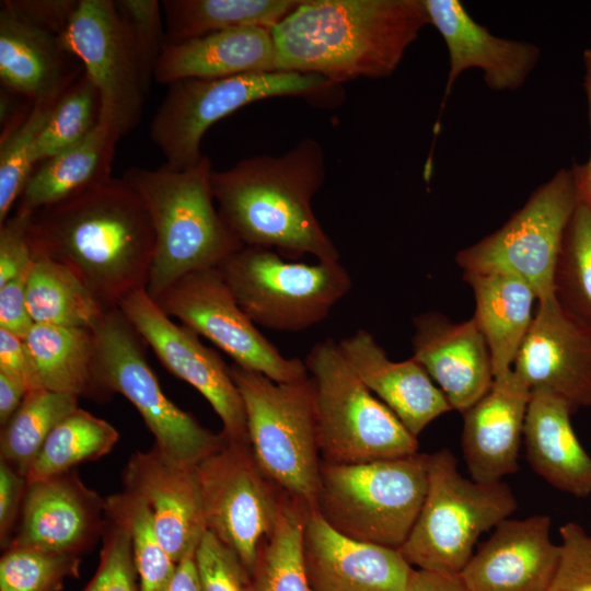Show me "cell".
<instances>
[{"mask_svg": "<svg viewBox=\"0 0 591 591\" xmlns=\"http://www.w3.org/2000/svg\"><path fill=\"white\" fill-rule=\"evenodd\" d=\"M119 309L164 368L206 398L222 424L224 438L250 443L241 394L219 354L206 347L193 329L169 317L147 289L125 298Z\"/></svg>", "mask_w": 591, "mask_h": 591, "instance_id": "obj_16", "label": "cell"}, {"mask_svg": "<svg viewBox=\"0 0 591 591\" xmlns=\"http://www.w3.org/2000/svg\"><path fill=\"white\" fill-rule=\"evenodd\" d=\"M201 591H247L248 572L239 556L206 530L195 552Z\"/></svg>", "mask_w": 591, "mask_h": 591, "instance_id": "obj_44", "label": "cell"}, {"mask_svg": "<svg viewBox=\"0 0 591 591\" xmlns=\"http://www.w3.org/2000/svg\"><path fill=\"white\" fill-rule=\"evenodd\" d=\"M2 3L25 22L58 37L70 22L79 0H5Z\"/></svg>", "mask_w": 591, "mask_h": 591, "instance_id": "obj_47", "label": "cell"}, {"mask_svg": "<svg viewBox=\"0 0 591 591\" xmlns=\"http://www.w3.org/2000/svg\"><path fill=\"white\" fill-rule=\"evenodd\" d=\"M554 296L565 311L591 328V209L582 200L565 232Z\"/></svg>", "mask_w": 591, "mask_h": 591, "instance_id": "obj_37", "label": "cell"}, {"mask_svg": "<svg viewBox=\"0 0 591 591\" xmlns=\"http://www.w3.org/2000/svg\"><path fill=\"white\" fill-rule=\"evenodd\" d=\"M310 510L286 497L276 528L248 575L247 591H312L302 555V531Z\"/></svg>", "mask_w": 591, "mask_h": 591, "instance_id": "obj_35", "label": "cell"}, {"mask_svg": "<svg viewBox=\"0 0 591 591\" xmlns=\"http://www.w3.org/2000/svg\"><path fill=\"white\" fill-rule=\"evenodd\" d=\"M195 468L206 530L239 556L250 575L287 495L263 472L250 443L225 439Z\"/></svg>", "mask_w": 591, "mask_h": 591, "instance_id": "obj_13", "label": "cell"}, {"mask_svg": "<svg viewBox=\"0 0 591 591\" xmlns=\"http://www.w3.org/2000/svg\"><path fill=\"white\" fill-rule=\"evenodd\" d=\"M404 591H466L459 575L414 568Z\"/></svg>", "mask_w": 591, "mask_h": 591, "instance_id": "obj_51", "label": "cell"}, {"mask_svg": "<svg viewBox=\"0 0 591 591\" xmlns=\"http://www.w3.org/2000/svg\"><path fill=\"white\" fill-rule=\"evenodd\" d=\"M31 215L14 210L0 223V287L27 270L33 262L28 237Z\"/></svg>", "mask_w": 591, "mask_h": 591, "instance_id": "obj_46", "label": "cell"}, {"mask_svg": "<svg viewBox=\"0 0 591 591\" xmlns=\"http://www.w3.org/2000/svg\"><path fill=\"white\" fill-rule=\"evenodd\" d=\"M413 358L440 389L451 408L463 413L494 382L490 351L476 320L452 322L439 312L413 318Z\"/></svg>", "mask_w": 591, "mask_h": 591, "instance_id": "obj_22", "label": "cell"}, {"mask_svg": "<svg viewBox=\"0 0 591 591\" xmlns=\"http://www.w3.org/2000/svg\"><path fill=\"white\" fill-rule=\"evenodd\" d=\"M551 528L546 514L501 521L459 573L466 591H549L560 558Z\"/></svg>", "mask_w": 591, "mask_h": 591, "instance_id": "obj_19", "label": "cell"}, {"mask_svg": "<svg viewBox=\"0 0 591 591\" xmlns=\"http://www.w3.org/2000/svg\"><path fill=\"white\" fill-rule=\"evenodd\" d=\"M512 371L530 392L559 397L572 414L591 407V328L555 296L538 300Z\"/></svg>", "mask_w": 591, "mask_h": 591, "instance_id": "obj_17", "label": "cell"}, {"mask_svg": "<svg viewBox=\"0 0 591 591\" xmlns=\"http://www.w3.org/2000/svg\"><path fill=\"white\" fill-rule=\"evenodd\" d=\"M106 506L120 518L129 532L140 590L167 591L177 564L162 546L146 501L124 489L108 496Z\"/></svg>", "mask_w": 591, "mask_h": 591, "instance_id": "obj_38", "label": "cell"}, {"mask_svg": "<svg viewBox=\"0 0 591 591\" xmlns=\"http://www.w3.org/2000/svg\"><path fill=\"white\" fill-rule=\"evenodd\" d=\"M28 237L34 255L69 268L104 312L147 289L154 232L142 201L123 177L112 176L32 213Z\"/></svg>", "mask_w": 591, "mask_h": 591, "instance_id": "obj_1", "label": "cell"}, {"mask_svg": "<svg viewBox=\"0 0 591 591\" xmlns=\"http://www.w3.org/2000/svg\"><path fill=\"white\" fill-rule=\"evenodd\" d=\"M26 488V477L0 460V545L2 551L13 538Z\"/></svg>", "mask_w": 591, "mask_h": 591, "instance_id": "obj_48", "label": "cell"}, {"mask_svg": "<svg viewBox=\"0 0 591 591\" xmlns=\"http://www.w3.org/2000/svg\"><path fill=\"white\" fill-rule=\"evenodd\" d=\"M82 591H141L129 532L107 506L99 565Z\"/></svg>", "mask_w": 591, "mask_h": 591, "instance_id": "obj_43", "label": "cell"}, {"mask_svg": "<svg viewBox=\"0 0 591 591\" xmlns=\"http://www.w3.org/2000/svg\"><path fill=\"white\" fill-rule=\"evenodd\" d=\"M530 397L511 369L462 413L461 448L473 480L497 483L518 472Z\"/></svg>", "mask_w": 591, "mask_h": 591, "instance_id": "obj_24", "label": "cell"}, {"mask_svg": "<svg viewBox=\"0 0 591 591\" xmlns=\"http://www.w3.org/2000/svg\"><path fill=\"white\" fill-rule=\"evenodd\" d=\"M338 347L362 383L415 437L452 410L443 393L413 357L391 360L368 331L359 329L343 338Z\"/></svg>", "mask_w": 591, "mask_h": 591, "instance_id": "obj_25", "label": "cell"}, {"mask_svg": "<svg viewBox=\"0 0 591 591\" xmlns=\"http://www.w3.org/2000/svg\"><path fill=\"white\" fill-rule=\"evenodd\" d=\"M304 363L313 383L322 462L355 464L418 452V440L358 378L338 343L315 344Z\"/></svg>", "mask_w": 591, "mask_h": 591, "instance_id": "obj_8", "label": "cell"}, {"mask_svg": "<svg viewBox=\"0 0 591 591\" xmlns=\"http://www.w3.org/2000/svg\"><path fill=\"white\" fill-rule=\"evenodd\" d=\"M105 522L106 498L71 470L27 483L9 546L81 556L102 538Z\"/></svg>", "mask_w": 591, "mask_h": 591, "instance_id": "obj_18", "label": "cell"}, {"mask_svg": "<svg viewBox=\"0 0 591 591\" xmlns=\"http://www.w3.org/2000/svg\"><path fill=\"white\" fill-rule=\"evenodd\" d=\"M571 415L559 397L531 392L523 429L526 460L557 490L587 498L591 496V456L575 433Z\"/></svg>", "mask_w": 591, "mask_h": 591, "instance_id": "obj_28", "label": "cell"}, {"mask_svg": "<svg viewBox=\"0 0 591 591\" xmlns=\"http://www.w3.org/2000/svg\"><path fill=\"white\" fill-rule=\"evenodd\" d=\"M116 10L126 27L147 92L165 47L162 4L158 0H116Z\"/></svg>", "mask_w": 591, "mask_h": 591, "instance_id": "obj_42", "label": "cell"}, {"mask_svg": "<svg viewBox=\"0 0 591 591\" xmlns=\"http://www.w3.org/2000/svg\"><path fill=\"white\" fill-rule=\"evenodd\" d=\"M58 37L19 18L1 2L0 79L32 104H55L80 77Z\"/></svg>", "mask_w": 591, "mask_h": 591, "instance_id": "obj_27", "label": "cell"}, {"mask_svg": "<svg viewBox=\"0 0 591 591\" xmlns=\"http://www.w3.org/2000/svg\"><path fill=\"white\" fill-rule=\"evenodd\" d=\"M279 71L271 31L256 26L227 28L166 45L154 80L215 79L250 72Z\"/></svg>", "mask_w": 591, "mask_h": 591, "instance_id": "obj_26", "label": "cell"}, {"mask_svg": "<svg viewBox=\"0 0 591 591\" xmlns=\"http://www.w3.org/2000/svg\"><path fill=\"white\" fill-rule=\"evenodd\" d=\"M324 179L323 148L304 138L281 155H254L212 170L211 189L221 217L244 246L339 262L312 206Z\"/></svg>", "mask_w": 591, "mask_h": 591, "instance_id": "obj_3", "label": "cell"}, {"mask_svg": "<svg viewBox=\"0 0 591 591\" xmlns=\"http://www.w3.org/2000/svg\"><path fill=\"white\" fill-rule=\"evenodd\" d=\"M475 299L476 320L487 341L494 378L512 369L532 325L537 296L517 275L502 271H463Z\"/></svg>", "mask_w": 591, "mask_h": 591, "instance_id": "obj_29", "label": "cell"}, {"mask_svg": "<svg viewBox=\"0 0 591 591\" xmlns=\"http://www.w3.org/2000/svg\"><path fill=\"white\" fill-rule=\"evenodd\" d=\"M581 201L575 166L561 169L536 188L498 230L461 250L463 271H502L519 276L537 296H554V276L565 232Z\"/></svg>", "mask_w": 591, "mask_h": 591, "instance_id": "obj_12", "label": "cell"}, {"mask_svg": "<svg viewBox=\"0 0 591 591\" xmlns=\"http://www.w3.org/2000/svg\"><path fill=\"white\" fill-rule=\"evenodd\" d=\"M302 0H163L166 45L213 32L256 26L271 31Z\"/></svg>", "mask_w": 591, "mask_h": 591, "instance_id": "obj_32", "label": "cell"}, {"mask_svg": "<svg viewBox=\"0 0 591 591\" xmlns=\"http://www.w3.org/2000/svg\"><path fill=\"white\" fill-rule=\"evenodd\" d=\"M518 508L505 482L463 477L449 449L428 455V485L417 520L399 552L416 569L459 575L479 536Z\"/></svg>", "mask_w": 591, "mask_h": 591, "instance_id": "obj_6", "label": "cell"}, {"mask_svg": "<svg viewBox=\"0 0 591 591\" xmlns=\"http://www.w3.org/2000/svg\"><path fill=\"white\" fill-rule=\"evenodd\" d=\"M79 398L45 389L28 391L12 417L1 426L0 460L26 477L51 430L76 410Z\"/></svg>", "mask_w": 591, "mask_h": 591, "instance_id": "obj_36", "label": "cell"}, {"mask_svg": "<svg viewBox=\"0 0 591 591\" xmlns=\"http://www.w3.org/2000/svg\"><path fill=\"white\" fill-rule=\"evenodd\" d=\"M25 341L33 356L40 389L95 402L111 398L95 375L93 329L34 324Z\"/></svg>", "mask_w": 591, "mask_h": 591, "instance_id": "obj_31", "label": "cell"}, {"mask_svg": "<svg viewBox=\"0 0 591 591\" xmlns=\"http://www.w3.org/2000/svg\"><path fill=\"white\" fill-rule=\"evenodd\" d=\"M54 105L33 104L22 120L1 134L0 223L13 211L34 172L36 140Z\"/></svg>", "mask_w": 591, "mask_h": 591, "instance_id": "obj_40", "label": "cell"}, {"mask_svg": "<svg viewBox=\"0 0 591 591\" xmlns=\"http://www.w3.org/2000/svg\"><path fill=\"white\" fill-rule=\"evenodd\" d=\"M559 535L560 558L549 591H591V535L571 521Z\"/></svg>", "mask_w": 591, "mask_h": 591, "instance_id": "obj_45", "label": "cell"}, {"mask_svg": "<svg viewBox=\"0 0 591 591\" xmlns=\"http://www.w3.org/2000/svg\"><path fill=\"white\" fill-rule=\"evenodd\" d=\"M124 489L148 505L162 546L176 564L206 531L195 466L178 462L153 444L127 461Z\"/></svg>", "mask_w": 591, "mask_h": 591, "instance_id": "obj_21", "label": "cell"}, {"mask_svg": "<svg viewBox=\"0 0 591 591\" xmlns=\"http://www.w3.org/2000/svg\"><path fill=\"white\" fill-rule=\"evenodd\" d=\"M119 432L108 421L78 407L48 434L26 475L33 483L109 453Z\"/></svg>", "mask_w": 591, "mask_h": 591, "instance_id": "obj_34", "label": "cell"}, {"mask_svg": "<svg viewBox=\"0 0 591 591\" xmlns=\"http://www.w3.org/2000/svg\"><path fill=\"white\" fill-rule=\"evenodd\" d=\"M211 162L176 169L132 166L123 178L142 201L154 232L147 286L154 300L182 277L218 267L244 245L221 217L211 189Z\"/></svg>", "mask_w": 591, "mask_h": 591, "instance_id": "obj_4", "label": "cell"}, {"mask_svg": "<svg viewBox=\"0 0 591 591\" xmlns=\"http://www.w3.org/2000/svg\"><path fill=\"white\" fill-rule=\"evenodd\" d=\"M337 86L324 77L294 71L179 80L169 84L152 117L150 138L165 164L185 169L204 157L200 143L206 131L237 109L271 97H321Z\"/></svg>", "mask_w": 591, "mask_h": 591, "instance_id": "obj_10", "label": "cell"}, {"mask_svg": "<svg viewBox=\"0 0 591 591\" xmlns=\"http://www.w3.org/2000/svg\"><path fill=\"white\" fill-rule=\"evenodd\" d=\"M28 391L24 382L0 373V426L12 417Z\"/></svg>", "mask_w": 591, "mask_h": 591, "instance_id": "obj_53", "label": "cell"}, {"mask_svg": "<svg viewBox=\"0 0 591 591\" xmlns=\"http://www.w3.org/2000/svg\"><path fill=\"white\" fill-rule=\"evenodd\" d=\"M252 452L263 472L290 498L315 509L322 464L313 383H280L236 364Z\"/></svg>", "mask_w": 591, "mask_h": 591, "instance_id": "obj_7", "label": "cell"}, {"mask_svg": "<svg viewBox=\"0 0 591 591\" xmlns=\"http://www.w3.org/2000/svg\"><path fill=\"white\" fill-rule=\"evenodd\" d=\"M583 63H584V92L587 95L588 103V115L591 132V40L588 48L583 53ZM578 186L580 192V197L583 202H586L591 209V152L587 163L584 164H573Z\"/></svg>", "mask_w": 591, "mask_h": 591, "instance_id": "obj_52", "label": "cell"}, {"mask_svg": "<svg viewBox=\"0 0 591 591\" xmlns=\"http://www.w3.org/2000/svg\"><path fill=\"white\" fill-rule=\"evenodd\" d=\"M154 301L169 317L209 339L243 369L280 383L309 375L304 361L285 357L262 334L236 302L218 267L182 277Z\"/></svg>", "mask_w": 591, "mask_h": 591, "instance_id": "obj_14", "label": "cell"}, {"mask_svg": "<svg viewBox=\"0 0 591 591\" xmlns=\"http://www.w3.org/2000/svg\"><path fill=\"white\" fill-rule=\"evenodd\" d=\"M427 25L424 0H302L271 34L279 71L339 85L393 74Z\"/></svg>", "mask_w": 591, "mask_h": 591, "instance_id": "obj_2", "label": "cell"}, {"mask_svg": "<svg viewBox=\"0 0 591 591\" xmlns=\"http://www.w3.org/2000/svg\"><path fill=\"white\" fill-rule=\"evenodd\" d=\"M93 332L99 384L109 397L118 393L136 407L160 450L196 466L224 443L221 432L204 427L164 394L147 360V343L119 308L105 312Z\"/></svg>", "mask_w": 591, "mask_h": 591, "instance_id": "obj_11", "label": "cell"}, {"mask_svg": "<svg viewBox=\"0 0 591 591\" xmlns=\"http://www.w3.org/2000/svg\"><path fill=\"white\" fill-rule=\"evenodd\" d=\"M61 48L81 61L100 97L99 121L119 138L136 128L148 94L113 0H79Z\"/></svg>", "mask_w": 591, "mask_h": 591, "instance_id": "obj_15", "label": "cell"}, {"mask_svg": "<svg viewBox=\"0 0 591 591\" xmlns=\"http://www.w3.org/2000/svg\"><path fill=\"white\" fill-rule=\"evenodd\" d=\"M81 556L9 546L0 558V591H61L78 578Z\"/></svg>", "mask_w": 591, "mask_h": 591, "instance_id": "obj_41", "label": "cell"}, {"mask_svg": "<svg viewBox=\"0 0 591 591\" xmlns=\"http://www.w3.org/2000/svg\"><path fill=\"white\" fill-rule=\"evenodd\" d=\"M119 139L112 129L99 121L80 143L39 163L15 210L32 215L111 178Z\"/></svg>", "mask_w": 591, "mask_h": 591, "instance_id": "obj_30", "label": "cell"}, {"mask_svg": "<svg viewBox=\"0 0 591 591\" xmlns=\"http://www.w3.org/2000/svg\"><path fill=\"white\" fill-rule=\"evenodd\" d=\"M197 545L177 563L167 591H201L195 560Z\"/></svg>", "mask_w": 591, "mask_h": 591, "instance_id": "obj_54", "label": "cell"}, {"mask_svg": "<svg viewBox=\"0 0 591 591\" xmlns=\"http://www.w3.org/2000/svg\"><path fill=\"white\" fill-rule=\"evenodd\" d=\"M99 119V93L83 72L53 106L36 140V164L80 143L94 130Z\"/></svg>", "mask_w": 591, "mask_h": 591, "instance_id": "obj_39", "label": "cell"}, {"mask_svg": "<svg viewBox=\"0 0 591 591\" xmlns=\"http://www.w3.org/2000/svg\"><path fill=\"white\" fill-rule=\"evenodd\" d=\"M428 455L355 464L322 462L315 509L339 533L399 549L420 512Z\"/></svg>", "mask_w": 591, "mask_h": 591, "instance_id": "obj_5", "label": "cell"}, {"mask_svg": "<svg viewBox=\"0 0 591 591\" xmlns=\"http://www.w3.org/2000/svg\"><path fill=\"white\" fill-rule=\"evenodd\" d=\"M0 373L15 378L30 391L40 389L33 356L25 339L0 328Z\"/></svg>", "mask_w": 591, "mask_h": 591, "instance_id": "obj_50", "label": "cell"}, {"mask_svg": "<svg viewBox=\"0 0 591 591\" xmlns=\"http://www.w3.org/2000/svg\"><path fill=\"white\" fill-rule=\"evenodd\" d=\"M302 555L312 591H404L414 569L399 549L350 538L316 510L304 521Z\"/></svg>", "mask_w": 591, "mask_h": 591, "instance_id": "obj_20", "label": "cell"}, {"mask_svg": "<svg viewBox=\"0 0 591 591\" xmlns=\"http://www.w3.org/2000/svg\"><path fill=\"white\" fill-rule=\"evenodd\" d=\"M30 268L0 287V328L23 339L34 325L26 305Z\"/></svg>", "mask_w": 591, "mask_h": 591, "instance_id": "obj_49", "label": "cell"}, {"mask_svg": "<svg viewBox=\"0 0 591 591\" xmlns=\"http://www.w3.org/2000/svg\"><path fill=\"white\" fill-rule=\"evenodd\" d=\"M430 25L449 53V72L440 112L462 72L479 69L494 91L520 89L535 68L541 49L529 42L502 38L477 23L459 0H424Z\"/></svg>", "mask_w": 591, "mask_h": 591, "instance_id": "obj_23", "label": "cell"}, {"mask_svg": "<svg viewBox=\"0 0 591 591\" xmlns=\"http://www.w3.org/2000/svg\"><path fill=\"white\" fill-rule=\"evenodd\" d=\"M218 269L252 322L278 332L320 324L352 287L340 262H291L263 247L243 246Z\"/></svg>", "mask_w": 591, "mask_h": 591, "instance_id": "obj_9", "label": "cell"}, {"mask_svg": "<svg viewBox=\"0 0 591 591\" xmlns=\"http://www.w3.org/2000/svg\"><path fill=\"white\" fill-rule=\"evenodd\" d=\"M26 305L34 324L93 329L103 309L65 265L34 255L26 280Z\"/></svg>", "mask_w": 591, "mask_h": 591, "instance_id": "obj_33", "label": "cell"}]
</instances>
